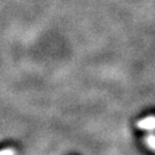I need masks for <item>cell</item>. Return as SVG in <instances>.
Here are the masks:
<instances>
[{
    "label": "cell",
    "instance_id": "6da1fadb",
    "mask_svg": "<svg viewBox=\"0 0 155 155\" xmlns=\"http://www.w3.org/2000/svg\"><path fill=\"white\" fill-rule=\"evenodd\" d=\"M139 129H144V130H154L155 129V117L150 116L146 117L144 120L138 122Z\"/></svg>",
    "mask_w": 155,
    "mask_h": 155
},
{
    "label": "cell",
    "instance_id": "7a4b0ae2",
    "mask_svg": "<svg viewBox=\"0 0 155 155\" xmlns=\"http://www.w3.org/2000/svg\"><path fill=\"white\" fill-rule=\"evenodd\" d=\"M146 144L148 145V147L155 150V136L154 134H150L146 137Z\"/></svg>",
    "mask_w": 155,
    "mask_h": 155
},
{
    "label": "cell",
    "instance_id": "3957f363",
    "mask_svg": "<svg viewBox=\"0 0 155 155\" xmlns=\"http://www.w3.org/2000/svg\"><path fill=\"white\" fill-rule=\"evenodd\" d=\"M0 155H14V150H5Z\"/></svg>",
    "mask_w": 155,
    "mask_h": 155
}]
</instances>
